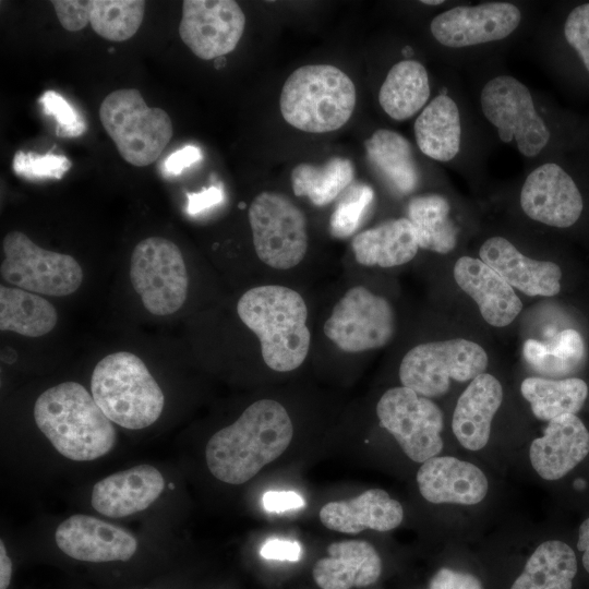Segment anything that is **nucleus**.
<instances>
[{"instance_id":"f257e3e1","label":"nucleus","mask_w":589,"mask_h":589,"mask_svg":"<svg viewBox=\"0 0 589 589\" xmlns=\"http://www.w3.org/2000/svg\"><path fill=\"white\" fill-rule=\"evenodd\" d=\"M292 436L285 407L273 399H260L209 438L205 448L207 467L216 479L242 484L278 458Z\"/></svg>"},{"instance_id":"f03ea898","label":"nucleus","mask_w":589,"mask_h":589,"mask_svg":"<svg viewBox=\"0 0 589 589\" xmlns=\"http://www.w3.org/2000/svg\"><path fill=\"white\" fill-rule=\"evenodd\" d=\"M34 419L53 447L71 460L97 459L117 442L112 422L76 382H63L41 393L34 406Z\"/></svg>"},{"instance_id":"7ed1b4c3","label":"nucleus","mask_w":589,"mask_h":589,"mask_svg":"<svg viewBox=\"0 0 589 589\" xmlns=\"http://www.w3.org/2000/svg\"><path fill=\"white\" fill-rule=\"evenodd\" d=\"M237 313L257 336L269 369L289 372L304 362L311 334L306 326L308 308L300 293L279 285L257 286L240 297Z\"/></svg>"},{"instance_id":"20e7f679","label":"nucleus","mask_w":589,"mask_h":589,"mask_svg":"<svg viewBox=\"0 0 589 589\" xmlns=\"http://www.w3.org/2000/svg\"><path fill=\"white\" fill-rule=\"evenodd\" d=\"M351 79L332 64H308L294 70L283 85L279 107L293 128L326 133L348 122L356 106Z\"/></svg>"},{"instance_id":"39448f33","label":"nucleus","mask_w":589,"mask_h":589,"mask_svg":"<svg viewBox=\"0 0 589 589\" xmlns=\"http://www.w3.org/2000/svg\"><path fill=\"white\" fill-rule=\"evenodd\" d=\"M91 390L107 418L130 430L153 424L165 405L163 390L145 363L128 351L110 353L95 365Z\"/></svg>"},{"instance_id":"423d86ee","label":"nucleus","mask_w":589,"mask_h":589,"mask_svg":"<svg viewBox=\"0 0 589 589\" xmlns=\"http://www.w3.org/2000/svg\"><path fill=\"white\" fill-rule=\"evenodd\" d=\"M99 119L120 156L135 167L156 161L173 133L170 116L148 107L136 88L109 93L100 104Z\"/></svg>"},{"instance_id":"0eeeda50","label":"nucleus","mask_w":589,"mask_h":589,"mask_svg":"<svg viewBox=\"0 0 589 589\" xmlns=\"http://www.w3.org/2000/svg\"><path fill=\"white\" fill-rule=\"evenodd\" d=\"M488 354L478 344L449 339L421 344L410 349L401 360L399 380L402 386L431 398L446 394L450 381H472L484 373Z\"/></svg>"},{"instance_id":"6e6552de","label":"nucleus","mask_w":589,"mask_h":589,"mask_svg":"<svg viewBox=\"0 0 589 589\" xmlns=\"http://www.w3.org/2000/svg\"><path fill=\"white\" fill-rule=\"evenodd\" d=\"M480 106L484 118L496 129L503 143L515 141L527 158L540 155L551 140V131L538 113L531 92L516 77L501 74L481 89Z\"/></svg>"},{"instance_id":"1a4fd4ad","label":"nucleus","mask_w":589,"mask_h":589,"mask_svg":"<svg viewBox=\"0 0 589 589\" xmlns=\"http://www.w3.org/2000/svg\"><path fill=\"white\" fill-rule=\"evenodd\" d=\"M2 250L1 276L17 288L64 297L82 285L83 269L73 256L40 248L21 231L8 232Z\"/></svg>"},{"instance_id":"9d476101","label":"nucleus","mask_w":589,"mask_h":589,"mask_svg":"<svg viewBox=\"0 0 589 589\" xmlns=\"http://www.w3.org/2000/svg\"><path fill=\"white\" fill-rule=\"evenodd\" d=\"M130 280L144 308L154 315H169L185 302L189 276L178 245L163 237L140 241L130 260Z\"/></svg>"},{"instance_id":"9b49d317","label":"nucleus","mask_w":589,"mask_h":589,"mask_svg":"<svg viewBox=\"0 0 589 589\" xmlns=\"http://www.w3.org/2000/svg\"><path fill=\"white\" fill-rule=\"evenodd\" d=\"M249 223L257 257L277 269L298 265L308 250L306 219L286 195L262 192L249 207Z\"/></svg>"},{"instance_id":"f8f14e48","label":"nucleus","mask_w":589,"mask_h":589,"mask_svg":"<svg viewBox=\"0 0 589 589\" xmlns=\"http://www.w3.org/2000/svg\"><path fill=\"white\" fill-rule=\"evenodd\" d=\"M376 413L411 460L424 462L441 453L444 417L430 398L405 386L394 387L382 395Z\"/></svg>"},{"instance_id":"ddd939ff","label":"nucleus","mask_w":589,"mask_h":589,"mask_svg":"<svg viewBox=\"0 0 589 589\" xmlns=\"http://www.w3.org/2000/svg\"><path fill=\"white\" fill-rule=\"evenodd\" d=\"M325 336L346 352L384 347L395 332L390 303L363 286L350 288L324 324Z\"/></svg>"},{"instance_id":"4468645a","label":"nucleus","mask_w":589,"mask_h":589,"mask_svg":"<svg viewBox=\"0 0 589 589\" xmlns=\"http://www.w3.org/2000/svg\"><path fill=\"white\" fill-rule=\"evenodd\" d=\"M245 15L233 0H184L179 35L200 59L231 52L242 37Z\"/></svg>"},{"instance_id":"2eb2a0df","label":"nucleus","mask_w":589,"mask_h":589,"mask_svg":"<svg viewBox=\"0 0 589 589\" xmlns=\"http://www.w3.org/2000/svg\"><path fill=\"white\" fill-rule=\"evenodd\" d=\"M521 19L520 9L510 2L457 5L437 14L430 23V31L442 46L466 48L507 38Z\"/></svg>"},{"instance_id":"dca6fc26","label":"nucleus","mask_w":589,"mask_h":589,"mask_svg":"<svg viewBox=\"0 0 589 589\" xmlns=\"http://www.w3.org/2000/svg\"><path fill=\"white\" fill-rule=\"evenodd\" d=\"M520 206L532 220L568 228L579 220L584 197L570 173L560 164L549 161L527 176L520 191Z\"/></svg>"},{"instance_id":"f3484780","label":"nucleus","mask_w":589,"mask_h":589,"mask_svg":"<svg viewBox=\"0 0 589 589\" xmlns=\"http://www.w3.org/2000/svg\"><path fill=\"white\" fill-rule=\"evenodd\" d=\"M59 549L79 561H128L137 549L125 529L93 516L76 514L62 521L55 533Z\"/></svg>"},{"instance_id":"a211bd4d","label":"nucleus","mask_w":589,"mask_h":589,"mask_svg":"<svg viewBox=\"0 0 589 589\" xmlns=\"http://www.w3.org/2000/svg\"><path fill=\"white\" fill-rule=\"evenodd\" d=\"M417 483L421 495L434 504L474 505L489 489L480 468L452 456H435L422 462Z\"/></svg>"},{"instance_id":"6ab92c4d","label":"nucleus","mask_w":589,"mask_h":589,"mask_svg":"<svg viewBox=\"0 0 589 589\" xmlns=\"http://www.w3.org/2000/svg\"><path fill=\"white\" fill-rule=\"evenodd\" d=\"M589 453V432L576 414L548 421L541 437L530 445L529 457L536 472L545 480H558Z\"/></svg>"},{"instance_id":"aec40b11","label":"nucleus","mask_w":589,"mask_h":589,"mask_svg":"<svg viewBox=\"0 0 589 589\" xmlns=\"http://www.w3.org/2000/svg\"><path fill=\"white\" fill-rule=\"evenodd\" d=\"M479 255L508 285L527 296L551 297L561 290L562 271L557 264L527 257L503 237L486 239Z\"/></svg>"},{"instance_id":"412c9836","label":"nucleus","mask_w":589,"mask_h":589,"mask_svg":"<svg viewBox=\"0 0 589 589\" xmlns=\"http://www.w3.org/2000/svg\"><path fill=\"white\" fill-rule=\"evenodd\" d=\"M164 478L158 469L139 465L99 480L92 490L91 503L95 510L111 517H125L146 509L164 490Z\"/></svg>"},{"instance_id":"4be33fe9","label":"nucleus","mask_w":589,"mask_h":589,"mask_svg":"<svg viewBox=\"0 0 589 589\" xmlns=\"http://www.w3.org/2000/svg\"><path fill=\"white\" fill-rule=\"evenodd\" d=\"M454 278L492 326L509 325L522 309L513 287L480 259L459 257L454 266Z\"/></svg>"},{"instance_id":"5701e85b","label":"nucleus","mask_w":589,"mask_h":589,"mask_svg":"<svg viewBox=\"0 0 589 589\" xmlns=\"http://www.w3.org/2000/svg\"><path fill=\"white\" fill-rule=\"evenodd\" d=\"M327 553L315 563L312 572L321 589L363 588L375 584L382 574L381 557L368 541L333 542Z\"/></svg>"},{"instance_id":"b1692460","label":"nucleus","mask_w":589,"mask_h":589,"mask_svg":"<svg viewBox=\"0 0 589 589\" xmlns=\"http://www.w3.org/2000/svg\"><path fill=\"white\" fill-rule=\"evenodd\" d=\"M404 509L399 502L381 489H370L357 497L325 504L321 522L330 530L359 533L365 529L389 531L400 525Z\"/></svg>"},{"instance_id":"393cba45","label":"nucleus","mask_w":589,"mask_h":589,"mask_svg":"<svg viewBox=\"0 0 589 589\" xmlns=\"http://www.w3.org/2000/svg\"><path fill=\"white\" fill-rule=\"evenodd\" d=\"M503 400V388L496 377L482 373L459 396L453 419V432L462 447L483 448L490 438L491 423Z\"/></svg>"},{"instance_id":"a878e982","label":"nucleus","mask_w":589,"mask_h":589,"mask_svg":"<svg viewBox=\"0 0 589 589\" xmlns=\"http://www.w3.org/2000/svg\"><path fill=\"white\" fill-rule=\"evenodd\" d=\"M351 248L361 265L394 267L411 261L419 245L411 223L401 217L359 232L352 239Z\"/></svg>"},{"instance_id":"bb28decb","label":"nucleus","mask_w":589,"mask_h":589,"mask_svg":"<svg viewBox=\"0 0 589 589\" xmlns=\"http://www.w3.org/2000/svg\"><path fill=\"white\" fill-rule=\"evenodd\" d=\"M413 131L424 155L442 163L454 159L461 144V120L456 101L447 94H438L421 110Z\"/></svg>"},{"instance_id":"cd10ccee","label":"nucleus","mask_w":589,"mask_h":589,"mask_svg":"<svg viewBox=\"0 0 589 589\" xmlns=\"http://www.w3.org/2000/svg\"><path fill=\"white\" fill-rule=\"evenodd\" d=\"M366 157L380 177L397 193L409 194L419 183V171L408 140L378 129L364 141Z\"/></svg>"},{"instance_id":"c85d7f7f","label":"nucleus","mask_w":589,"mask_h":589,"mask_svg":"<svg viewBox=\"0 0 589 589\" xmlns=\"http://www.w3.org/2000/svg\"><path fill=\"white\" fill-rule=\"evenodd\" d=\"M431 88L426 69L412 59L394 64L378 92V103L385 113L397 121H405L426 106Z\"/></svg>"},{"instance_id":"c756f323","label":"nucleus","mask_w":589,"mask_h":589,"mask_svg":"<svg viewBox=\"0 0 589 589\" xmlns=\"http://www.w3.org/2000/svg\"><path fill=\"white\" fill-rule=\"evenodd\" d=\"M576 573L573 549L563 541L549 540L529 556L510 589H572Z\"/></svg>"},{"instance_id":"7c9ffc66","label":"nucleus","mask_w":589,"mask_h":589,"mask_svg":"<svg viewBox=\"0 0 589 589\" xmlns=\"http://www.w3.org/2000/svg\"><path fill=\"white\" fill-rule=\"evenodd\" d=\"M58 322L56 308L40 294L0 286V329L26 337H40Z\"/></svg>"},{"instance_id":"2f4dec72","label":"nucleus","mask_w":589,"mask_h":589,"mask_svg":"<svg viewBox=\"0 0 589 589\" xmlns=\"http://www.w3.org/2000/svg\"><path fill=\"white\" fill-rule=\"evenodd\" d=\"M448 201L438 194L412 197L407 205V218L411 223L419 248L446 254L457 243V229L450 218Z\"/></svg>"},{"instance_id":"473e14b6","label":"nucleus","mask_w":589,"mask_h":589,"mask_svg":"<svg viewBox=\"0 0 589 589\" xmlns=\"http://www.w3.org/2000/svg\"><path fill=\"white\" fill-rule=\"evenodd\" d=\"M520 392L534 417L550 421L560 416L576 414L586 401L588 386L578 377L531 376L522 381Z\"/></svg>"},{"instance_id":"72a5a7b5","label":"nucleus","mask_w":589,"mask_h":589,"mask_svg":"<svg viewBox=\"0 0 589 589\" xmlns=\"http://www.w3.org/2000/svg\"><path fill=\"white\" fill-rule=\"evenodd\" d=\"M354 179L352 163L332 157L324 165L302 163L291 171L292 191L308 197L315 206H325L339 196Z\"/></svg>"},{"instance_id":"f704fd0d","label":"nucleus","mask_w":589,"mask_h":589,"mask_svg":"<svg viewBox=\"0 0 589 589\" xmlns=\"http://www.w3.org/2000/svg\"><path fill=\"white\" fill-rule=\"evenodd\" d=\"M522 356L529 366L541 375L563 377L581 365L585 345L577 330L567 328L548 342L527 339L522 346Z\"/></svg>"},{"instance_id":"c9c22d12","label":"nucleus","mask_w":589,"mask_h":589,"mask_svg":"<svg viewBox=\"0 0 589 589\" xmlns=\"http://www.w3.org/2000/svg\"><path fill=\"white\" fill-rule=\"evenodd\" d=\"M145 4L143 0H91L89 24L107 40H128L143 22Z\"/></svg>"},{"instance_id":"e433bc0d","label":"nucleus","mask_w":589,"mask_h":589,"mask_svg":"<svg viewBox=\"0 0 589 589\" xmlns=\"http://www.w3.org/2000/svg\"><path fill=\"white\" fill-rule=\"evenodd\" d=\"M374 200L373 189L362 182H352L339 196L329 218L330 235L338 239L352 236L360 227Z\"/></svg>"},{"instance_id":"4c0bfd02","label":"nucleus","mask_w":589,"mask_h":589,"mask_svg":"<svg viewBox=\"0 0 589 589\" xmlns=\"http://www.w3.org/2000/svg\"><path fill=\"white\" fill-rule=\"evenodd\" d=\"M563 35L589 74V2L574 7L567 14Z\"/></svg>"},{"instance_id":"58836bf2","label":"nucleus","mask_w":589,"mask_h":589,"mask_svg":"<svg viewBox=\"0 0 589 589\" xmlns=\"http://www.w3.org/2000/svg\"><path fill=\"white\" fill-rule=\"evenodd\" d=\"M70 167L67 157L55 154L17 152L13 159L14 171L26 177L60 178Z\"/></svg>"},{"instance_id":"ea45409f","label":"nucleus","mask_w":589,"mask_h":589,"mask_svg":"<svg viewBox=\"0 0 589 589\" xmlns=\"http://www.w3.org/2000/svg\"><path fill=\"white\" fill-rule=\"evenodd\" d=\"M38 101L44 111L56 119L63 135L79 136L85 131L84 121L59 93L46 91Z\"/></svg>"},{"instance_id":"a19ab883","label":"nucleus","mask_w":589,"mask_h":589,"mask_svg":"<svg viewBox=\"0 0 589 589\" xmlns=\"http://www.w3.org/2000/svg\"><path fill=\"white\" fill-rule=\"evenodd\" d=\"M51 3L64 29L77 32L89 23L91 0H52Z\"/></svg>"},{"instance_id":"79ce46f5","label":"nucleus","mask_w":589,"mask_h":589,"mask_svg":"<svg viewBox=\"0 0 589 589\" xmlns=\"http://www.w3.org/2000/svg\"><path fill=\"white\" fill-rule=\"evenodd\" d=\"M428 589H484V587L473 574L442 567L430 579Z\"/></svg>"},{"instance_id":"37998d69","label":"nucleus","mask_w":589,"mask_h":589,"mask_svg":"<svg viewBox=\"0 0 589 589\" xmlns=\"http://www.w3.org/2000/svg\"><path fill=\"white\" fill-rule=\"evenodd\" d=\"M260 554L266 560L297 562L301 557L302 546L298 541L269 539L262 545Z\"/></svg>"},{"instance_id":"c03bdc74","label":"nucleus","mask_w":589,"mask_h":589,"mask_svg":"<svg viewBox=\"0 0 589 589\" xmlns=\"http://www.w3.org/2000/svg\"><path fill=\"white\" fill-rule=\"evenodd\" d=\"M263 506L269 513H283L304 506V500L294 491H267L264 493Z\"/></svg>"},{"instance_id":"a18cd8bd","label":"nucleus","mask_w":589,"mask_h":589,"mask_svg":"<svg viewBox=\"0 0 589 589\" xmlns=\"http://www.w3.org/2000/svg\"><path fill=\"white\" fill-rule=\"evenodd\" d=\"M201 158L202 154L197 146L187 145L169 155L165 160L164 167L169 173L179 175Z\"/></svg>"},{"instance_id":"49530a36","label":"nucleus","mask_w":589,"mask_h":589,"mask_svg":"<svg viewBox=\"0 0 589 589\" xmlns=\"http://www.w3.org/2000/svg\"><path fill=\"white\" fill-rule=\"evenodd\" d=\"M188 199V209L191 214H195L205 208L219 204L224 199V193L220 187L212 185L208 189H204L200 193H189Z\"/></svg>"},{"instance_id":"de8ad7c7","label":"nucleus","mask_w":589,"mask_h":589,"mask_svg":"<svg viewBox=\"0 0 589 589\" xmlns=\"http://www.w3.org/2000/svg\"><path fill=\"white\" fill-rule=\"evenodd\" d=\"M577 549L582 552V564L589 573V517L579 527Z\"/></svg>"},{"instance_id":"09e8293b","label":"nucleus","mask_w":589,"mask_h":589,"mask_svg":"<svg viewBox=\"0 0 589 589\" xmlns=\"http://www.w3.org/2000/svg\"><path fill=\"white\" fill-rule=\"evenodd\" d=\"M12 576V562L7 554L3 542H0V589H7Z\"/></svg>"},{"instance_id":"8fccbe9b","label":"nucleus","mask_w":589,"mask_h":589,"mask_svg":"<svg viewBox=\"0 0 589 589\" xmlns=\"http://www.w3.org/2000/svg\"><path fill=\"white\" fill-rule=\"evenodd\" d=\"M225 64H226V58L225 57H219V58L215 59V68L216 69H220L221 67H225Z\"/></svg>"},{"instance_id":"3c124183","label":"nucleus","mask_w":589,"mask_h":589,"mask_svg":"<svg viewBox=\"0 0 589 589\" xmlns=\"http://www.w3.org/2000/svg\"><path fill=\"white\" fill-rule=\"evenodd\" d=\"M444 1L443 0H433V1H429V0H423L421 1V3L423 4H428V5H438V4H442Z\"/></svg>"}]
</instances>
